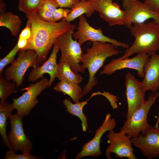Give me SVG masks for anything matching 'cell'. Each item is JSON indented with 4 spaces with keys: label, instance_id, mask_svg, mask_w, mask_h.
Returning <instances> with one entry per match:
<instances>
[{
    "label": "cell",
    "instance_id": "obj_1",
    "mask_svg": "<svg viewBox=\"0 0 159 159\" xmlns=\"http://www.w3.org/2000/svg\"><path fill=\"white\" fill-rule=\"evenodd\" d=\"M26 15L31 22L32 34L23 50H34L40 65L46 61L48 53L58 37L68 30L72 24L63 19L58 22L46 21L39 17L37 13Z\"/></svg>",
    "mask_w": 159,
    "mask_h": 159
},
{
    "label": "cell",
    "instance_id": "obj_2",
    "mask_svg": "<svg viewBox=\"0 0 159 159\" xmlns=\"http://www.w3.org/2000/svg\"><path fill=\"white\" fill-rule=\"evenodd\" d=\"M117 47L108 42H93L92 46L86 49V53L82 54L80 63H82L84 69H87L89 74L88 82L82 89L83 97L92 91L98 83L95 75L106 59L119 54V51Z\"/></svg>",
    "mask_w": 159,
    "mask_h": 159
},
{
    "label": "cell",
    "instance_id": "obj_3",
    "mask_svg": "<svg viewBox=\"0 0 159 159\" xmlns=\"http://www.w3.org/2000/svg\"><path fill=\"white\" fill-rule=\"evenodd\" d=\"M129 29L135 41L120 57L121 59L128 58L135 54L150 56L159 50V23L153 20L134 24Z\"/></svg>",
    "mask_w": 159,
    "mask_h": 159
},
{
    "label": "cell",
    "instance_id": "obj_4",
    "mask_svg": "<svg viewBox=\"0 0 159 159\" xmlns=\"http://www.w3.org/2000/svg\"><path fill=\"white\" fill-rule=\"evenodd\" d=\"M76 27L75 25L72 24L69 29L61 34L57 40L56 43L61 53L59 62L68 63L75 73H84L85 69L80 63L82 54L81 46L72 38Z\"/></svg>",
    "mask_w": 159,
    "mask_h": 159
},
{
    "label": "cell",
    "instance_id": "obj_5",
    "mask_svg": "<svg viewBox=\"0 0 159 159\" xmlns=\"http://www.w3.org/2000/svg\"><path fill=\"white\" fill-rule=\"evenodd\" d=\"M159 97V91L150 94L147 100L133 114L131 117L124 122L120 130L124 131L130 138L137 136L142 131L152 126L148 123L149 111Z\"/></svg>",
    "mask_w": 159,
    "mask_h": 159
},
{
    "label": "cell",
    "instance_id": "obj_6",
    "mask_svg": "<svg viewBox=\"0 0 159 159\" xmlns=\"http://www.w3.org/2000/svg\"><path fill=\"white\" fill-rule=\"evenodd\" d=\"M5 70V77L9 80H12L16 88L22 85L24 76L29 67L39 66L36 52L31 49L19 51L17 58Z\"/></svg>",
    "mask_w": 159,
    "mask_h": 159
},
{
    "label": "cell",
    "instance_id": "obj_7",
    "mask_svg": "<svg viewBox=\"0 0 159 159\" xmlns=\"http://www.w3.org/2000/svg\"><path fill=\"white\" fill-rule=\"evenodd\" d=\"M49 80L42 76L39 81L21 89L22 91H26L18 98L12 100V104L17 110V114L23 118L28 115L38 103L37 96L49 87Z\"/></svg>",
    "mask_w": 159,
    "mask_h": 159
},
{
    "label": "cell",
    "instance_id": "obj_8",
    "mask_svg": "<svg viewBox=\"0 0 159 159\" xmlns=\"http://www.w3.org/2000/svg\"><path fill=\"white\" fill-rule=\"evenodd\" d=\"M122 5L127 14L125 26L129 29L134 24H141L149 19L159 23V13L151 9L139 0H122Z\"/></svg>",
    "mask_w": 159,
    "mask_h": 159
},
{
    "label": "cell",
    "instance_id": "obj_9",
    "mask_svg": "<svg viewBox=\"0 0 159 159\" xmlns=\"http://www.w3.org/2000/svg\"><path fill=\"white\" fill-rule=\"evenodd\" d=\"M77 31L74 32L73 37L77 40L81 46L86 42L90 41L107 42L112 44L116 47L127 48L128 44L110 38L105 35L101 28L95 29L91 26L87 21L85 16L82 15L79 17V21Z\"/></svg>",
    "mask_w": 159,
    "mask_h": 159
},
{
    "label": "cell",
    "instance_id": "obj_10",
    "mask_svg": "<svg viewBox=\"0 0 159 159\" xmlns=\"http://www.w3.org/2000/svg\"><path fill=\"white\" fill-rule=\"evenodd\" d=\"M95 10L99 13L100 17L106 21L110 26H125L127 14L119 5L113 0H88Z\"/></svg>",
    "mask_w": 159,
    "mask_h": 159
},
{
    "label": "cell",
    "instance_id": "obj_11",
    "mask_svg": "<svg viewBox=\"0 0 159 159\" xmlns=\"http://www.w3.org/2000/svg\"><path fill=\"white\" fill-rule=\"evenodd\" d=\"M107 142L109 145L106 150L105 156L107 159H111L110 156L113 153L119 158L128 159H138L134 154V149L132 146L131 138L124 130L116 132L109 131L107 134Z\"/></svg>",
    "mask_w": 159,
    "mask_h": 159
},
{
    "label": "cell",
    "instance_id": "obj_12",
    "mask_svg": "<svg viewBox=\"0 0 159 159\" xmlns=\"http://www.w3.org/2000/svg\"><path fill=\"white\" fill-rule=\"evenodd\" d=\"M125 95L127 105L126 120L130 119L134 112L145 102V91L140 82L130 72L125 75Z\"/></svg>",
    "mask_w": 159,
    "mask_h": 159
},
{
    "label": "cell",
    "instance_id": "obj_13",
    "mask_svg": "<svg viewBox=\"0 0 159 159\" xmlns=\"http://www.w3.org/2000/svg\"><path fill=\"white\" fill-rule=\"evenodd\" d=\"M149 56L145 54L139 53L130 58L121 59L119 57L113 59L103 67L100 73L102 75H111L117 70L129 68L137 70L139 77L143 78L144 68L150 60Z\"/></svg>",
    "mask_w": 159,
    "mask_h": 159
},
{
    "label": "cell",
    "instance_id": "obj_14",
    "mask_svg": "<svg viewBox=\"0 0 159 159\" xmlns=\"http://www.w3.org/2000/svg\"><path fill=\"white\" fill-rule=\"evenodd\" d=\"M131 140L132 144L148 159L159 157V129L152 127Z\"/></svg>",
    "mask_w": 159,
    "mask_h": 159
},
{
    "label": "cell",
    "instance_id": "obj_15",
    "mask_svg": "<svg viewBox=\"0 0 159 159\" xmlns=\"http://www.w3.org/2000/svg\"><path fill=\"white\" fill-rule=\"evenodd\" d=\"M116 125L115 119L111 118L110 113H107L102 125L96 130L93 138L84 144L81 151L77 154L75 159H79L86 156L97 157L101 155L102 152L100 144L102 136L106 132L113 130Z\"/></svg>",
    "mask_w": 159,
    "mask_h": 159
},
{
    "label": "cell",
    "instance_id": "obj_16",
    "mask_svg": "<svg viewBox=\"0 0 159 159\" xmlns=\"http://www.w3.org/2000/svg\"><path fill=\"white\" fill-rule=\"evenodd\" d=\"M9 118L11 130L8 138L13 151L30 153L32 148V144L24 132L22 120L23 118L17 113H11Z\"/></svg>",
    "mask_w": 159,
    "mask_h": 159
},
{
    "label": "cell",
    "instance_id": "obj_17",
    "mask_svg": "<svg viewBox=\"0 0 159 159\" xmlns=\"http://www.w3.org/2000/svg\"><path fill=\"white\" fill-rule=\"evenodd\" d=\"M52 52L49 57L41 66L34 68L28 76V80L34 82L42 77L45 73L50 76L49 87L51 86L58 74V64L57 63V54L59 50L57 43L53 45Z\"/></svg>",
    "mask_w": 159,
    "mask_h": 159
},
{
    "label": "cell",
    "instance_id": "obj_18",
    "mask_svg": "<svg viewBox=\"0 0 159 159\" xmlns=\"http://www.w3.org/2000/svg\"><path fill=\"white\" fill-rule=\"evenodd\" d=\"M149 61L144 68V79L140 82L145 91L150 90L155 93L159 90V54L150 55Z\"/></svg>",
    "mask_w": 159,
    "mask_h": 159
},
{
    "label": "cell",
    "instance_id": "obj_19",
    "mask_svg": "<svg viewBox=\"0 0 159 159\" xmlns=\"http://www.w3.org/2000/svg\"><path fill=\"white\" fill-rule=\"evenodd\" d=\"M96 92L92 93L90 97L85 101L78 102L72 103L69 99L65 98L63 101L66 110L71 114L77 116L81 121L82 130L86 132L88 127L87 117L83 113V110L84 106L87 104L88 101L93 96L97 95Z\"/></svg>",
    "mask_w": 159,
    "mask_h": 159
},
{
    "label": "cell",
    "instance_id": "obj_20",
    "mask_svg": "<svg viewBox=\"0 0 159 159\" xmlns=\"http://www.w3.org/2000/svg\"><path fill=\"white\" fill-rule=\"evenodd\" d=\"M15 109L12 104L6 101H1L0 102V133L4 144L9 150L13 151L11 143L6 135L7 120L11 112Z\"/></svg>",
    "mask_w": 159,
    "mask_h": 159
},
{
    "label": "cell",
    "instance_id": "obj_21",
    "mask_svg": "<svg viewBox=\"0 0 159 159\" xmlns=\"http://www.w3.org/2000/svg\"><path fill=\"white\" fill-rule=\"evenodd\" d=\"M79 84L64 80H60L54 87L56 91L68 95L74 103L79 101L83 97L82 89Z\"/></svg>",
    "mask_w": 159,
    "mask_h": 159
},
{
    "label": "cell",
    "instance_id": "obj_22",
    "mask_svg": "<svg viewBox=\"0 0 159 159\" xmlns=\"http://www.w3.org/2000/svg\"><path fill=\"white\" fill-rule=\"evenodd\" d=\"M21 21L19 17L10 11L0 13V26L7 28L13 36L19 33L21 26Z\"/></svg>",
    "mask_w": 159,
    "mask_h": 159
},
{
    "label": "cell",
    "instance_id": "obj_23",
    "mask_svg": "<svg viewBox=\"0 0 159 159\" xmlns=\"http://www.w3.org/2000/svg\"><path fill=\"white\" fill-rule=\"evenodd\" d=\"M70 9V11L67 16L62 19L70 22L84 14H85L88 17H90L95 11L88 0L86 1H79Z\"/></svg>",
    "mask_w": 159,
    "mask_h": 159
},
{
    "label": "cell",
    "instance_id": "obj_24",
    "mask_svg": "<svg viewBox=\"0 0 159 159\" xmlns=\"http://www.w3.org/2000/svg\"><path fill=\"white\" fill-rule=\"evenodd\" d=\"M58 74L57 78L60 80L79 84L83 80L81 74L74 72L69 64L65 62L58 64Z\"/></svg>",
    "mask_w": 159,
    "mask_h": 159
},
{
    "label": "cell",
    "instance_id": "obj_25",
    "mask_svg": "<svg viewBox=\"0 0 159 159\" xmlns=\"http://www.w3.org/2000/svg\"><path fill=\"white\" fill-rule=\"evenodd\" d=\"M59 7L56 0H44L37 14L39 17L44 21L55 22L53 16V12Z\"/></svg>",
    "mask_w": 159,
    "mask_h": 159
},
{
    "label": "cell",
    "instance_id": "obj_26",
    "mask_svg": "<svg viewBox=\"0 0 159 159\" xmlns=\"http://www.w3.org/2000/svg\"><path fill=\"white\" fill-rule=\"evenodd\" d=\"M44 0H19V10L26 15L37 13Z\"/></svg>",
    "mask_w": 159,
    "mask_h": 159
},
{
    "label": "cell",
    "instance_id": "obj_27",
    "mask_svg": "<svg viewBox=\"0 0 159 159\" xmlns=\"http://www.w3.org/2000/svg\"><path fill=\"white\" fill-rule=\"evenodd\" d=\"M2 75H0V99L1 101H6L11 94L17 93L16 84L11 83Z\"/></svg>",
    "mask_w": 159,
    "mask_h": 159
},
{
    "label": "cell",
    "instance_id": "obj_28",
    "mask_svg": "<svg viewBox=\"0 0 159 159\" xmlns=\"http://www.w3.org/2000/svg\"><path fill=\"white\" fill-rule=\"evenodd\" d=\"M20 50L16 44L9 53L4 58L0 59V75H2L4 69L7 64L11 63L14 60L17 53Z\"/></svg>",
    "mask_w": 159,
    "mask_h": 159
},
{
    "label": "cell",
    "instance_id": "obj_29",
    "mask_svg": "<svg viewBox=\"0 0 159 159\" xmlns=\"http://www.w3.org/2000/svg\"><path fill=\"white\" fill-rule=\"evenodd\" d=\"M42 158L38 157L32 155L30 154V153L26 152H23V153L21 154H16L15 152L10 150L6 151L4 157L5 159H39Z\"/></svg>",
    "mask_w": 159,
    "mask_h": 159
},
{
    "label": "cell",
    "instance_id": "obj_30",
    "mask_svg": "<svg viewBox=\"0 0 159 159\" xmlns=\"http://www.w3.org/2000/svg\"><path fill=\"white\" fill-rule=\"evenodd\" d=\"M69 8L59 7L53 12L54 19L56 22L66 17L70 11Z\"/></svg>",
    "mask_w": 159,
    "mask_h": 159
},
{
    "label": "cell",
    "instance_id": "obj_31",
    "mask_svg": "<svg viewBox=\"0 0 159 159\" xmlns=\"http://www.w3.org/2000/svg\"><path fill=\"white\" fill-rule=\"evenodd\" d=\"M27 19L26 26L19 34V38L26 39L28 41L31 35L32 26L30 20Z\"/></svg>",
    "mask_w": 159,
    "mask_h": 159
},
{
    "label": "cell",
    "instance_id": "obj_32",
    "mask_svg": "<svg viewBox=\"0 0 159 159\" xmlns=\"http://www.w3.org/2000/svg\"><path fill=\"white\" fill-rule=\"evenodd\" d=\"M59 7L71 9L80 0H56Z\"/></svg>",
    "mask_w": 159,
    "mask_h": 159
},
{
    "label": "cell",
    "instance_id": "obj_33",
    "mask_svg": "<svg viewBox=\"0 0 159 159\" xmlns=\"http://www.w3.org/2000/svg\"><path fill=\"white\" fill-rule=\"evenodd\" d=\"M144 3L151 9L159 13V0H144Z\"/></svg>",
    "mask_w": 159,
    "mask_h": 159
},
{
    "label": "cell",
    "instance_id": "obj_34",
    "mask_svg": "<svg viewBox=\"0 0 159 159\" xmlns=\"http://www.w3.org/2000/svg\"><path fill=\"white\" fill-rule=\"evenodd\" d=\"M5 5L3 0H0V13L5 12Z\"/></svg>",
    "mask_w": 159,
    "mask_h": 159
},
{
    "label": "cell",
    "instance_id": "obj_35",
    "mask_svg": "<svg viewBox=\"0 0 159 159\" xmlns=\"http://www.w3.org/2000/svg\"><path fill=\"white\" fill-rule=\"evenodd\" d=\"M159 124V113L158 116V118L157 119V122H156V124H155V125L154 127L155 128H157L158 127Z\"/></svg>",
    "mask_w": 159,
    "mask_h": 159
},
{
    "label": "cell",
    "instance_id": "obj_36",
    "mask_svg": "<svg viewBox=\"0 0 159 159\" xmlns=\"http://www.w3.org/2000/svg\"><path fill=\"white\" fill-rule=\"evenodd\" d=\"M87 0H80V1H87Z\"/></svg>",
    "mask_w": 159,
    "mask_h": 159
},
{
    "label": "cell",
    "instance_id": "obj_37",
    "mask_svg": "<svg viewBox=\"0 0 159 159\" xmlns=\"http://www.w3.org/2000/svg\"><path fill=\"white\" fill-rule=\"evenodd\" d=\"M157 129H159V125H158V127Z\"/></svg>",
    "mask_w": 159,
    "mask_h": 159
},
{
    "label": "cell",
    "instance_id": "obj_38",
    "mask_svg": "<svg viewBox=\"0 0 159 159\" xmlns=\"http://www.w3.org/2000/svg\"></svg>",
    "mask_w": 159,
    "mask_h": 159
}]
</instances>
